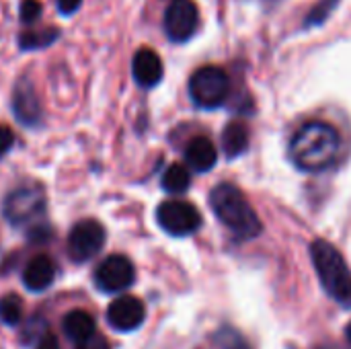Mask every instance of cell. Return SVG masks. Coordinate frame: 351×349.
<instances>
[{"mask_svg": "<svg viewBox=\"0 0 351 349\" xmlns=\"http://www.w3.org/2000/svg\"><path fill=\"white\" fill-rule=\"evenodd\" d=\"M191 169L187 165L181 163H173L171 167H167V171L162 173L160 185L167 193L171 195H181L189 189L191 185Z\"/></svg>", "mask_w": 351, "mask_h": 349, "instance_id": "cell-18", "label": "cell"}, {"mask_svg": "<svg viewBox=\"0 0 351 349\" xmlns=\"http://www.w3.org/2000/svg\"><path fill=\"white\" fill-rule=\"evenodd\" d=\"M10 111L23 128L35 130L43 125V107L29 74L16 78L10 95Z\"/></svg>", "mask_w": 351, "mask_h": 349, "instance_id": "cell-8", "label": "cell"}, {"mask_svg": "<svg viewBox=\"0 0 351 349\" xmlns=\"http://www.w3.org/2000/svg\"><path fill=\"white\" fill-rule=\"evenodd\" d=\"M341 148L337 130L327 121H306L290 140V160L304 173L327 171Z\"/></svg>", "mask_w": 351, "mask_h": 349, "instance_id": "cell-1", "label": "cell"}, {"mask_svg": "<svg viewBox=\"0 0 351 349\" xmlns=\"http://www.w3.org/2000/svg\"><path fill=\"white\" fill-rule=\"evenodd\" d=\"M146 319V306L136 296H119L107 309V323L119 333H130L142 327Z\"/></svg>", "mask_w": 351, "mask_h": 349, "instance_id": "cell-11", "label": "cell"}, {"mask_svg": "<svg viewBox=\"0 0 351 349\" xmlns=\"http://www.w3.org/2000/svg\"><path fill=\"white\" fill-rule=\"evenodd\" d=\"M136 282V267L125 255H109L95 269V286L105 294L130 290Z\"/></svg>", "mask_w": 351, "mask_h": 349, "instance_id": "cell-10", "label": "cell"}, {"mask_svg": "<svg viewBox=\"0 0 351 349\" xmlns=\"http://www.w3.org/2000/svg\"><path fill=\"white\" fill-rule=\"evenodd\" d=\"M331 349H333V348H331Z\"/></svg>", "mask_w": 351, "mask_h": 349, "instance_id": "cell-28", "label": "cell"}, {"mask_svg": "<svg viewBox=\"0 0 351 349\" xmlns=\"http://www.w3.org/2000/svg\"><path fill=\"white\" fill-rule=\"evenodd\" d=\"M56 274H58L56 261L51 257H47V255H37L25 265L23 284L31 292H43L53 284Z\"/></svg>", "mask_w": 351, "mask_h": 349, "instance_id": "cell-13", "label": "cell"}, {"mask_svg": "<svg viewBox=\"0 0 351 349\" xmlns=\"http://www.w3.org/2000/svg\"><path fill=\"white\" fill-rule=\"evenodd\" d=\"M105 241H107V232L99 220L93 218L80 220L72 226L68 234V243H66L68 257L74 263H88L103 251Z\"/></svg>", "mask_w": 351, "mask_h": 349, "instance_id": "cell-6", "label": "cell"}, {"mask_svg": "<svg viewBox=\"0 0 351 349\" xmlns=\"http://www.w3.org/2000/svg\"><path fill=\"white\" fill-rule=\"evenodd\" d=\"M62 37L58 27H43V29H29L19 35V49L21 51H37L53 45Z\"/></svg>", "mask_w": 351, "mask_h": 349, "instance_id": "cell-17", "label": "cell"}, {"mask_svg": "<svg viewBox=\"0 0 351 349\" xmlns=\"http://www.w3.org/2000/svg\"><path fill=\"white\" fill-rule=\"evenodd\" d=\"M189 97L199 109H218L230 95V78L220 66H202L189 78Z\"/></svg>", "mask_w": 351, "mask_h": 349, "instance_id": "cell-5", "label": "cell"}, {"mask_svg": "<svg viewBox=\"0 0 351 349\" xmlns=\"http://www.w3.org/2000/svg\"><path fill=\"white\" fill-rule=\"evenodd\" d=\"M337 4H339V0H319V2L313 6V10L306 14V19H304V29H313V27L323 25V23L329 19V14L337 8Z\"/></svg>", "mask_w": 351, "mask_h": 349, "instance_id": "cell-20", "label": "cell"}, {"mask_svg": "<svg viewBox=\"0 0 351 349\" xmlns=\"http://www.w3.org/2000/svg\"><path fill=\"white\" fill-rule=\"evenodd\" d=\"M37 349H60V341H58L51 333H43V335L39 337Z\"/></svg>", "mask_w": 351, "mask_h": 349, "instance_id": "cell-26", "label": "cell"}, {"mask_svg": "<svg viewBox=\"0 0 351 349\" xmlns=\"http://www.w3.org/2000/svg\"><path fill=\"white\" fill-rule=\"evenodd\" d=\"M346 337H348V341L351 344V323L348 325V329H346Z\"/></svg>", "mask_w": 351, "mask_h": 349, "instance_id": "cell-27", "label": "cell"}, {"mask_svg": "<svg viewBox=\"0 0 351 349\" xmlns=\"http://www.w3.org/2000/svg\"><path fill=\"white\" fill-rule=\"evenodd\" d=\"M311 259L329 298L343 309H351V269L343 255L331 243L319 239L311 245Z\"/></svg>", "mask_w": 351, "mask_h": 349, "instance_id": "cell-3", "label": "cell"}, {"mask_svg": "<svg viewBox=\"0 0 351 349\" xmlns=\"http://www.w3.org/2000/svg\"><path fill=\"white\" fill-rule=\"evenodd\" d=\"M14 142H16V138H14L12 130L8 125H0V160L10 152Z\"/></svg>", "mask_w": 351, "mask_h": 349, "instance_id": "cell-23", "label": "cell"}, {"mask_svg": "<svg viewBox=\"0 0 351 349\" xmlns=\"http://www.w3.org/2000/svg\"><path fill=\"white\" fill-rule=\"evenodd\" d=\"M62 329H64V335L70 341L78 344V341H82V339H86L88 335L95 333V319L84 311H72V313H68L64 317Z\"/></svg>", "mask_w": 351, "mask_h": 349, "instance_id": "cell-16", "label": "cell"}, {"mask_svg": "<svg viewBox=\"0 0 351 349\" xmlns=\"http://www.w3.org/2000/svg\"><path fill=\"white\" fill-rule=\"evenodd\" d=\"M47 214V193L37 181L23 183L10 189L2 202V216L12 228H33L45 222Z\"/></svg>", "mask_w": 351, "mask_h": 349, "instance_id": "cell-4", "label": "cell"}, {"mask_svg": "<svg viewBox=\"0 0 351 349\" xmlns=\"http://www.w3.org/2000/svg\"><path fill=\"white\" fill-rule=\"evenodd\" d=\"M41 12H43V6L39 0H23L21 2V8H19V16L25 25H33L41 19Z\"/></svg>", "mask_w": 351, "mask_h": 349, "instance_id": "cell-21", "label": "cell"}, {"mask_svg": "<svg viewBox=\"0 0 351 349\" xmlns=\"http://www.w3.org/2000/svg\"><path fill=\"white\" fill-rule=\"evenodd\" d=\"M218 344L224 349H251L247 346V341L232 329H222L218 333Z\"/></svg>", "mask_w": 351, "mask_h": 349, "instance_id": "cell-22", "label": "cell"}, {"mask_svg": "<svg viewBox=\"0 0 351 349\" xmlns=\"http://www.w3.org/2000/svg\"><path fill=\"white\" fill-rule=\"evenodd\" d=\"M76 349H111V348H109V344H107V339H105V337H101L99 333H93V335H88L86 339L78 341V344H76Z\"/></svg>", "mask_w": 351, "mask_h": 349, "instance_id": "cell-24", "label": "cell"}, {"mask_svg": "<svg viewBox=\"0 0 351 349\" xmlns=\"http://www.w3.org/2000/svg\"><path fill=\"white\" fill-rule=\"evenodd\" d=\"M210 208L237 241H253L263 230L257 212L232 183H220L210 191Z\"/></svg>", "mask_w": 351, "mask_h": 349, "instance_id": "cell-2", "label": "cell"}, {"mask_svg": "<svg viewBox=\"0 0 351 349\" xmlns=\"http://www.w3.org/2000/svg\"><path fill=\"white\" fill-rule=\"evenodd\" d=\"M249 128L243 121H232L222 132V152L228 158L241 156L249 148Z\"/></svg>", "mask_w": 351, "mask_h": 349, "instance_id": "cell-15", "label": "cell"}, {"mask_svg": "<svg viewBox=\"0 0 351 349\" xmlns=\"http://www.w3.org/2000/svg\"><path fill=\"white\" fill-rule=\"evenodd\" d=\"M156 222L171 237H189L202 228V214L185 200H167L156 208Z\"/></svg>", "mask_w": 351, "mask_h": 349, "instance_id": "cell-7", "label": "cell"}, {"mask_svg": "<svg viewBox=\"0 0 351 349\" xmlns=\"http://www.w3.org/2000/svg\"><path fill=\"white\" fill-rule=\"evenodd\" d=\"M0 321L6 327H16L23 321V300L14 294H8L0 300Z\"/></svg>", "mask_w": 351, "mask_h": 349, "instance_id": "cell-19", "label": "cell"}, {"mask_svg": "<svg viewBox=\"0 0 351 349\" xmlns=\"http://www.w3.org/2000/svg\"><path fill=\"white\" fill-rule=\"evenodd\" d=\"M162 27L173 43L189 41L199 27V8L193 0H171L165 8Z\"/></svg>", "mask_w": 351, "mask_h": 349, "instance_id": "cell-9", "label": "cell"}, {"mask_svg": "<svg viewBox=\"0 0 351 349\" xmlns=\"http://www.w3.org/2000/svg\"><path fill=\"white\" fill-rule=\"evenodd\" d=\"M218 160V150L214 142L206 136H195L185 146V163L195 173H208Z\"/></svg>", "mask_w": 351, "mask_h": 349, "instance_id": "cell-14", "label": "cell"}, {"mask_svg": "<svg viewBox=\"0 0 351 349\" xmlns=\"http://www.w3.org/2000/svg\"><path fill=\"white\" fill-rule=\"evenodd\" d=\"M165 68L160 56L150 47H140L132 58V76L142 88H154L162 80Z\"/></svg>", "mask_w": 351, "mask_h": 349, "instance_id": "cell-12", "label": "cell"}, {"mask_svg": "<svg viewBox=\"0 0 351 349\" xmlns=\"http://www.w3.org/2000/svg\"><path fill=\"white\" fill-rule=\"evenodd\" d=\"M56 6H58V12L62 16H72L74 12L80 10L82 0H56Z\"/></svg>", "mask_w": 351, "mask_h": 349, "instance_id": "cell-25", "label": "cell"}]
</instances>
